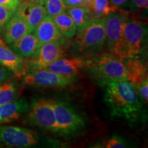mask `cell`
I'll list each match as a JSON object with an SVG mask.
<instances>
[{
  "instance_id": "8992f818",
  "label": "cell",
  "mask_w": 148,
  "mask_h": 148,
  "mask_svg": "<svg viewBox=\"0 0 148 148\" xmlns=\"http://www.w3.org/2000/svg\"><path fill=\"white\" fill-rule=\"evenodd\" d=\"M40 140L36 131L13 125H0V146L27 148L36 146Z\"/></svg>"
},
{
  "instance_id": "2e32d148",
  "label": "cell",
  "mask_w": 148,
  "mask_h": 148,
  "mask_svg": "<svg viewBox=\"0 0 148 148\" xmlns=\"http://www.w3.org/2000/svg\"><path fill=\"white\" fill-rule=\"evenodd\" d=\"M33 32L41 45L53 40H60L62 38L52 17L47 14Z\"/></svg>"
},
{
  "instance_id": "30bf717a",
  "label": "cell",
  "mask_w": 148,
  "mask_h": 148,
  "mask_svg": "<svg viewBox=\"0 0 148 148\" xmlns=\"http://www.w3.org/2000/svg\"><path fill=\"white\" fill-rule=\"evenodd\" d=\"M124 64L127 70V80L136 88L144 103L148 101L147 67L137 58L127 59Z\"/></svg>"
},
{
  "instance_id": "4dcf8cb0",
  "label": "cell",
  "mask_w": 148,
  "mask_h": 148,
  "mask_svg": "<svg viewBox=\"0 0 148 148\" xmlns=\"http://www.w3.org/2000/svg\"><path fill=\"white\" fill-rule=\"evenodd\" d=\"M46 1L47 0H21V1H27V2L37 3V4H40L42 5H45Z\"/></svg>"
},
{
  "instance_id": "5b68a950",
  "label": "cell",
  "mask_w": 148,
  "mask_h": 148,
  "mask_svg": "<svg viewBox=\"0 0 148 148\" xmlns=\"http://www.w3.org/2000/svg\"><path fill=\"white\" fill-rule=\"evenodd\" d=\"M27 119L31 124L56 134H60L56 119L53 99L41 98L32 101L29 106Z\"/></svg>"
},
{
  "instance_id": "e0dca14e",
  "label": "cell",
  "mask_w": 148,
  "mask_h": 148,
  "mask_svg": "<svg viewBox=\"0 0 148 148\" xmlns=\"http://www.w3.org/2000/svg\"><path fill=\"white\" fill-rule=\"evenodd\" d=\"M41 45L34 32H30L9 45L11 49L25 58H30Z\"/></svg>"
},
{
  "instance_id": "d4e9b609",
  "label": "cell",
  "mask_w": 148,
  "mask_h": 148,
  "mask_svg": "<svg viewBox=\"0 0 148 148\" xmlns=\"http://www.w3.org/2000/svg\"><path fill=\"white\" fill-rule=\"evenodd\" d=\"M13 11L9 10L2 5H0V29L8 22L14 14Z\"/></svg>"
},
{
  "instance_id": "4fadbf2b",
  "label": "cell",
  "mask_w": 148,
  "mask_h": 148,
  "mask_svg": "<svg viewBox=\"0 0 148 148\" xmlns=\"http://www.w3.org/2000/svg\"><path fill=\"white\" fill-rule=\"evenodd\" d=\"M2 40L10 45L32 30L23 18L14 13L8 22L0 29Z\"/></svg>"
},
{
  "instance_id": "484cf974",
  "label": "cell",
  "mask_w": 148,
  "mask_h": 148,
  "mask_svg": "<svg viewBox=\"0 0 148 148\" xmlns=\"http://www.w3.org/2000/svg\"><path fill=\"white\" fill-rule=\"evenodd\" d=\"M148 0H131L130 9L133 12H139L142 10H147Z\"/></svg>"
},
{
  "instance_id": "9c48e42d",
  "label": "cell",
  "mask_w": 148,
  "mask_h": 148,
  "mask_svg": "<svg viewBox=\"0 0 148 148\" xmlns=\"http://www.w3.org/2000/svg\"><path fill=\"white\" fill-rule=\"evenodd\" d=\"M62 51L60 40L43 44L27 60V71L46 69L62 57Z\"/></svg>"
},
{
  "instance_id": "7a4b0ae2",
  "label": "cell",
  "mask_w": 148,
  "mask_h": 148,
  "mask_svg": "<svg viewBox=\"0 0 148 148\" xmlns=\"http://www.w3.org/2000/svg\"><path fill=\"white\" fill-rule=\"evenodd\" d=\"M83 67L94 79L103 85L127 80L124 61L112 53L92 56L85 60Z\"/></svg>"
},
{
  "instance_id": "5bb4252c",
  "label": "cell",
  "mask_w": 148,
  "mask_h": 148,
  "mask_svg": "<svg viewBox=\"0 0 148 148\" xmlns=\"http://www.w3.org/2000/svg\"><path fill=\"white\" fill-rule=\"evenodd\" d=\"M14 13L23 18L32 32L47 16L44 5L27 1H21Z\"/></svg>"
},
{
  "instance_id": "3957f363",
  "label": "cell",
  "mask_w": 148,
  "mask_h": 148,
  "mask_svg": "<svg viewBox=\"0 0 148 148\" xmlns=\"http://www.w3.org/2000/svg\"><path fill=\"white\" fill-rule=\"evenodd\" d=\"M71 49L77 54L90 56L99 51L106 44L105 17L92 18L77 29Z\"/></svg>"
},
{
  "instance_id": "ffe728a7",
  "label": "cell",
  "mask_w": 148,
  "mask_h": 148,
  "mask_svg": "<svg viewBox=\"0 0 148 148\" xmlns=\"http://www.w3.org/2000/svg\"><path fill=\"white\" fill-rule=\"evenodd\" d=\"M52 18L62 37L68 39L73 38L76 34L77 27L66 11L53 16Z\"/></svg>"
},
{
  "instance_id": "d6986e66",
  "label": "cell",
  "mask_w": 148,
  "mask_h": 148,
  "mask_svg": "<svg viewBox=\"0 0 148 148\" xmlns=\"http://www.w3.org/2000/svg\"><path fill=\"white\" fill-rule=\"evenodd\" d=\"M84 6L92 18H104L110 12L117 10L109 0H84Z\"/></svg>"
},
{
  "instance_id": "6da1fadb",
  "label": "cell",
  "mask_w": 148,
  "mask_h": 148,
  "mask_svg": "<svg viewBox=\"0 0 148 148\" xmlns=\"http://www.w3.org/2000/svg\"><path fill=\"white\" fill-rule=\"evenodd\" d=\"M103 98L113 117L123 118L129 122H135L139 117L143 102L128 80L107 84Z\"/></svg>"
},
{
  "instance_id": "cb8c5ba5",
  "label": "cell",
  "mask_w": 148,
  "mask_h": 148,
  "mask_svg": "<svg viewBox=\"0 0 148 148\" xmlns=\"http://www.w3.org/2000/svg\"><path fill=\"white\" fill-rule=\"evenodd\" d=\"M103 147L106 148H125L127 147V142L119 135H113L109 138L104 143Z\"/></svg>"
},
{
  "instance_id": "f1b7e54d",
  "label": "cell",
  "mask_w": 148,
  "mask_h": 148,
  "mask_svg": "<svg viewBox=\"0 0 148 148\" xmlns=\"http://www.w3.org/2000/svg\"><path fill=\"white\" fill-rule=\"evenodd\" d=\"M62 1L66 8L84 5V0H62Z\"/></svg>"
},
{
  "instance_id": "4316f807",
  "label": "cell",
  "mask_w": 148,
  "mask_h": 148,
  "mask_svg": "<svg viewBox=\"0 0 148 148\" xmlns=\"http://www.w3.org/2000/svg\"><path fill=\"white\" fill-rule=\"evenodd\" d=\"M15 75L10 70L0 64V84L15 78Z\"/></svg>"
},
{
  "instance_id": "52a82bcc",
  "label": "cell",
  "mask_w": 148,
  "mask_h": 148,
  "mask_svg": "<svg viewBox=\"0 0 148 148\" xmlns=\"http://www.w3.org/2000/svg\"><path fill=\"white\" fill-rule=\"evenodd\" d=\"M75 75H64L51 70L42 69L27 71L23 75V82L27 86L36 88L65 87L76 81Z\"/></svg>"
},
{
  "instance_id": "7402d4cb",
  "label": "cell",
  "mask_w": 148,
  "mask_h": 148,
  "mask_svg": "<svg viewBox=\"0 0 148 148\" xmlns=\"http://www.w3.org/2000/svg\"><path fill=\"white\" fill-rule=\"evenodd\" d=\"M18 88V85L14 81L8 82L0 84V104L8 103L17 99Z\"/></svg>"
},
{
  "instance_id": "7c38bea8",
  "label": "cell",
  "mask_w": 148,
  "mask_h": 148,
  "mask_svg": "<svg viewBox=\"0 0 148 148\" xmlns=\"http://www.w3.org/2000/svg\"><path fill=\"white\" fill-rule=\"evenodd\" d=\"M127 16L116 11L110 12L105 17L106 42L109 51L113 53L120 39L123 24Z\"/></svg>"
},
{
  "instance_id": "277c9868",
  "label": "cell",
  "mask_w": 148,
  "mask_h": 148,
  "mask_svg": "<svg viewBox=\"0 0 148 148\" xmlns=\"http://www.w3.org/2000/svg\"><path fill=\"white\" fill-rule=\"evenodd\" d=\"M147 32L145 25L127 16L113 54L123 61L136 58L143 50Z\"/></svg>"
},
{
  "instance_id": "44dd1931",
  "label": "cell",
  "mask_w": 148,
  "mask_h": 148,
  "mask_svg": "<svg viewBox=\"0 0 148 148\" xmlns=\"http://www.w3.org/2000/svg\"><path fill=\"white\" fill-rule=\"evenodd\" d=\"M66 11L76 25L77 29L84 26L92 18L89 11L84 5L66 8Z\"/></svg>"
},
{
  "instance_id": "8fae6325",
  "label": "cell",
  "mask_w": 148,
  "mask_h": 148,
  "mask_svg": "<svg viewBox=\"0 0 148 148\" xmlns=\"http://www.w3.org/2000/svg\"><path fill=\"white\" fill-rule=\"evenodd\" d=\"M0 64L11 71L16 77L27 73V60L12 50L3 40H0Z\"/></svg>"
},
{
  "instance_id": "83f0119b",
  "label": "cell",
  "mask_w": 148,
  "mask_h": 148,
  "mask_svg": "<svg viewBox=\"0 0 148 148\" xmlns=\"http://www.w3.org/2000/svg\"><path fill=\"white\" fill-rule=\"evenodd\" d=\"M21 2V0H0V5L14 12Z\"/></svg>"
},
{
  "instance_id": "9a60e30c",
  "label": "cell",
  "mask_w": 148,
  "mask_h": 148,
  "mask_svg": "<svg viewBox=\"0 0 148 148\" xmlns=\"http://www.w3.org/2000/svg\"><path fill=\"white\" fill-rule=\"evenodd\" d=\"M28 108V103L24 98L0 104V124L16 121Z\"/></svg>"
},
{
  "instance_id": "f546056e",
  "label": "cell",
  "mask_w": 148,
  "mask_h": 148,
  "mask_svg": "<svg viewBox=\"0 0 148 148\" xmlns=\"http://www.w3.org/2000/svg\"><path fill=\"white\" fill-rule=\"evenodd\" d=\"M109 1L116 8H119V7H121L125 4L128 0H109Z\"/></svg>"
},
{
  "instance_id": "ba28073f",
  "label": "cell",
  "mask_w": 148,
  "mask_h": 148,
  "mask_svg": "<svg viewBox=\"0 0 148 148\" xmlns=\"http://www.w3.org/2000/svg\"><path fill=\"white\" fill-rule=\"evenodd\" d=\"M53 105L60 135L74 134L84 127V120L69 104L53 99Z\"/></svg>"
},
{
  "instance_id": "ac0fdd59",
  "label": "cell",
  "mask_w": 148,
  "mask_h": 148,
  "mask_svg": "<svg viewBox=\"0 0 148 148\" xmlns=\"http://www.w3.org/2000/svg\"><path fill=\"white\" fill-rule=\"evenodd\" d=\"M84 59L79 57H74L71 58H60L56 62L47 67L56 73L64 75H75L84 64Z\"/></svg>"
},
{
  "instance_id": "603a6c76",
  "label": "cell",
  "mask_w": 148,
  "mask_h": 148,
  "mask_svg": "<svg viewBox=\"0 0 148 148\" xmlns=\"http://www.w3.org/2000/svg\"><path fill=\"white\" fill-rule=\"evenodd\" d=\"M44 6L47 15L51 17L65 12L66 10L62 0H47Z\"/></svg>"
}]
</instances>
